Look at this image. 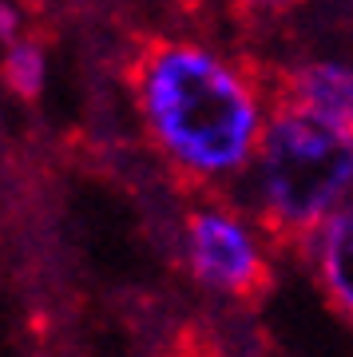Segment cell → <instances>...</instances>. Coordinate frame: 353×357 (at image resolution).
<instances>
[{
    "label": "cell",
    "mask_w": 353,
    "mask_h": 357,
    "mask_svg": "<svg viewBox=\"0 0 353 357\" xmlns=\"http://www.w3.org/2000/svg\"><path fill=\"white\" fill-rule=\"evenodd\" d=\"M246 183L262 238L274 250L306 255L322 222L353 199V139L274 103Z\"/></svg>",
    "instance_id": "7a4b0ae2"
},
{
    "label": "cell",
    "mask_w": 353,
    "mask_h": 357,
    "mask_svg": "<svg viewBox=\"0 0 353 357\" xmlns=\"http://www.w3.org/2000/svg\"><path fill=\"white\" fill-rule=\"evenodd\" d=\"M302 258H310V274L326 306L353 321V199L322 222Z\"/></svg>",
    "instance_id": "5b68a950"
},
{
    "label": "cell",
    "mask_w": 353,
    "mask_h": 357,
    "mask_svg": "<svg viewBox=\"0 0 353 357\" xmlns=\"http://www.w3.org/2000/svg\"><path fill=\"white\" fill-rule=\"evenodd\" d=\"M274 103L294 107L317 123L353 139V64L338 56H306L282 68L274 79Z\"/></svg>",
    "instance_id": "277c9868"
},
{
    "label": "cell",
    "mask_w": 353,
    "mask_h": 357,
    "mask_svg": "<svg viewBox=\"0 0 353 357\" xmlns=\"http://www.w3.org/2000/svg\"><path fill=\"white\" fill-rule=\"evenodd\" d=\"M242 16H250V20H278V16H286L290 8H298L302 0H230Z\"/></svg>",
    "instance_id": "52a82bcc"
},
{
    "label": "cell",
    "mask_w": 353,
    "mask_h": 357,
    "mask_svg": "<svg viewBox=\"0 0 353 357\" xmlns=\"http://www.w3.org/2000/svg\"><path fill=\"white\" fill-rule=\"evenodd\" d=\"M143 128L190 187H227L250 171L274 112L270 79L202 40H151L131 64Z\"/></svg>",
    "instance_id": "6da1fadb"
},
{
    "label": "cell",
    "mask_w": 353,
    "mask_h": 357,
    "mask_svg": "<svg viewBox=\"0 0 353 357\" xmlns=\"http://www.w3.org/2000/svg\"><path fill=\"white\" fill-rule=\"evenodd\" d=\"M163 357H218V349H211L206 342H183L179 349H171Z\"/></svg>",
    "instance_id": "ba28073f"
},
{
    "label": "cell",
    "mask_w": 353,
    "mask_h": 357,
    "mask_svg": "<svg viewBox=\"0 0 353 357\" xmlns=\"http://www.w3.org/2000/svg\"><path fill=\"white\" fill-rule=\"evenodd\" d=\"M187 262L206 290L242 306L266 298L274 286L262 230L227 203H202L187 215Z\"/></svg>",
    "instance_id": "3957f363"
},
{
    "label": "cell",
    "mask_w": 353,
    "mask_h": 357,
    "mask_svg": "<svg viewBox=\"0 0 353 357\" xmlns=\"http://www.w3.org/2000/svg\"><path fill=\"white\" fill-rule=\"evenodd\" d=\"M4 84L20 96V100H36L44 88V52L36 44H16L4 56Z\"/></svg>",
    "instance_id": "8992f818"
},
{
    "label": "cell",
    "mask_w": 353,
    "mask_h": 357,
    "mask_svg": "<svg viewBox=\"0 0 353 357\" xmlns=\"http://www.w3.org/2000/svg\"><path fill=\"white\" fill-rule=\"evenodd\" d=\"M16 36V13L8 4H0V40H13Z\"/></svg>",
    "instance_id": "9c48e42d"
}]
</instances>
